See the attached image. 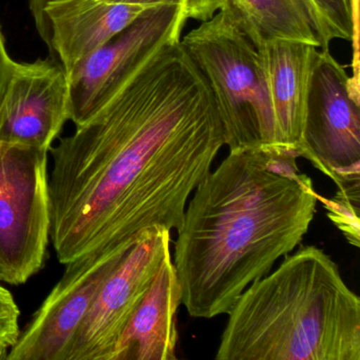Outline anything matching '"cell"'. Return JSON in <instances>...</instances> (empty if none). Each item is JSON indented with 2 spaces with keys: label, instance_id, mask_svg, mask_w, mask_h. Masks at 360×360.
Wrapping results in <instances>:
<instances>
[{
  "label": "cell",
  "instance_id": "1",
  "mask_svg": "<svg viewBox=\"0 0 360 360\" xmlns=\"http://www.w3.org/2000/svg\"><path fill=\"white\" fill-rule=\"evenodd\" d=\"M226 145L203 75L170 41L149 54L70 136L50 148V241L69 264L178 229Z\"/></svg>",
  "mask_w": 360,
  "mask_h": 360
},
{
  "label": "cell",
  "instance_id": "2",
  "mask_svg": "<svg viewBox=\"0 0 360 360\" xmlns=\"http://www.w3.org/2000/svg\"><path fill=\"white\" fill-rule=\"evenodd\" d=\"M319 195L297 158L229 151L195 189L172 259L193 318L229 311L240 295L300 245Z\"/></svg>",
  "mask_w": 360,
  "mask_h": 360
},
{
  "label": "cell",
  "instance_id": "3",
  "mask_svg": "<svg viewBox=\"0 0 360 360\" xmlns=\"http://www.w3.org/2000/svg\"><path fill=\"white\" fill-rule=\"evenodd\" d=\"M217 360H360V299L321 248L300 246L229 309Z\"/></svg>",
  "mask_w": 360,
  "mask_h": 360
},
{
  "label": "cell",
  "instance_id": "4",
  "mask_svg": "<svg viewBox=\"0 0 360 360\" xmlns=\"http://www.w3.org/2000/svg\"><path fill=\"white\" fill-rule=\"evenodd\" d=\"M181 43L212 92L229 151L282 155L260 49L220 11Z\"/></svg>",
  "mask_w": 360,
  "mask_h": 360
},
{
  "label": "cell",
  "instance_id": "5",
  "mask_svg": "<svg viewBox=\"0 0 360 360\" xmlns=\"http://www.w3.org/2000/svg\"><path fill=\"white\" fill-rule=\"evenodd\" d=\"M50 229L48 151L0 142V281L22 285L43 269Z\"/></svg>",
  "mask_w": 360,
  "mask_h": 360
},
{
  "label": "cell",
  "instance_id": "6",
  "mask_svg": "<svg viewBox=\"0 0 360 360\" xmlns=\"http://www.w3.org/2000/svg\"><path fill=\"white\" fill-rule=\"evenodd\" d=\"M349 79L330 50L319 49L309 84L301 157L334 181L338 195L359 197L360 102L349 91Z\"/></svg>",
  "mask_w": 360,
  "mask_h": 360
},
{
  "label": "cell",
  "instance_id": "7",
  "mask_svg": "<svg viewBox=\"0 0 360 360\" xmlns=\"http://www.w3.org/2000/svg\"><path fill=\"white\" fill-rule=\"evenodd\" d=\"M184 8L163 4L149 8L67 75L69 117L83 124L155 49L182 39Z\"/></svg>",
  "mask_w": 360,
  "mask_h": 360
},
{
  "label": "cell",
  "instance_id": "8",
  "mask_svg": "<svg viewBox=\"0 0 360 360\" xmlns=\"http://www.w3.org/2000/svg\"><path fill=\"white\" fill-rule=\"evenodd\" d=\"M170 233L151 229L130 248L98 290L67 360H112L122 334L170 254Z\"/></svg>",
  "mask_w": 360,
  "mask_h": 360
},
{
  "label": "cell",
  "instance_id": "9",
  "mask_svg": "<svg viewBox=\"0 0 360 360\" xmlns=\"http://www.w3.org/2000/svg\"><path fill=\"white\" fill-rule=\"evenodd\" d=\"M130 250L90 255L67 264L10 349L7 360H67L98 290Z\"/></svg>",
  "mask_w": 360,
  "mask_h": 360
},
{
  "label": "cell",
  "instance_id": "10",
  "mask_svg": "<svg viewBox=\"0 0 360 360\" xmlns=\"http://www.w3.org/2000/svg\"><path fill=\"white\" fill-rule=\"evenodd\" d=\"M69 117L68 82L52 58L18 63L0 102V142L48 151Z\"/></svg>",
  "mask_w": 360,
  "mask_h": 360
},
{
  "label": "cell",
  "instance_id": "11",
  "mask_svg": "<svg viewBox=\"0 0 360 360\" xmlns=\"http://www.w3.org/2000/svg\"><path fill=\"white\" fill-rule=\"evenodd\" d=\"M155 6L108 0H51L35 22L66 75Z\"/></svg>",
  "mask_w": 360,
  "mask_h": 360
},
{
  "label": "cell",
  "instance_id": "12",
  "mask_svg": "<svg viewBox=\"0 0 360 360\" xmlns=\"http://www.w3.org/2000/svg\"><path fill=\"white\" fill-rule=\"evenodd\" d=\"M282 155H302L305 112L314 65L319 48L290 39H271L260 48Z\"/></svg>",
  "mask_w": 360,
  "mask_h": 360
},
{
  "label": "cell",
  "instance_id": "13",
  "mask_svg": "<svg viewBox=\"0 0 360 360\" xmlns=\"http://www.w3.org/2000/svg\"><path fill=\"white\" fill-rule=\"evenodd\" d=\"M181 304L180 284L169 254L122 334L112 360L176 359Z\"/></svg>",
  "mask_w": 360,
  "mask_h": 360
},
{
  "label": "cell",
  "instance_id": "14",
  "mask_svg": "<svg viewBox=\"0 0 360 360\" xmlns=\"http://www.w3.org/2000/svg\"><path fill=\"white\" fill-rule=\"evenodd\" d=\"M223 12L260 49L290 39L330 50L334 34L314 0H222Z\"/></svg>",
  "mask_w": 360,
  "mask_h": 360
},
{
  "label": "cell",
  "instance_id": "15",
  "mask_svg": "<svg viewBox=\"0 0 360 360\" xmlns=\"http://www.w3.org/2000/svg\"><path fill=\"white\" fill-rule=\"evenodd\" d=\"M319 201L326 205L330 220L345 233L349 243L359 248V200L343 195H335L334 199Z\"/></svg>",
  "mask_w": 360,
  "mask_h": 360
},
{
  "label": "cell",
  "instance_id": "16",
  "mask_svg": "<svg viewBox=\"0 0 360 360\" xmlns=\"http://www.w3.org/2000/svg\"><path fill=\"white\" fill-rule=\"evenodd\" d=\"M20 309L13 295L0 283V360H7L20 334Z\"/></svg>",
  "mask_w": 360,
  "mask_h": 360
},
{
  "label": "cell",
  "instance_id": "17",
  "mask_svg": "<svg viewBox=\"0 0 360 360\" xmlns=\"http://www.w3.org/2000/svg\"><path fill=\"white\" fill-rule=\"evenodd\" d=\"M330 26L335 39L352 41L351 9L349 0H314Z\"/></svg>",
  "mask_w": 360,
  "mask_h": 360
},
{
  "label": "cell",
  "instance_id": "18",
  "mask_svg": "<svg viewBox=\"0 0 360 360\" xmlns=\"http://www.w3.org/2000/svg\"><path fill=\"white\" fill-rule=\"evenodd\" d=\"M113 3L141 4V5L158 6L163 4L181 5L184 8L188 20L205 22L220 11L222 0H108Z\"/></svg>",
  "mask_w": 360,
  "mask_h": 360
},
{
  "label": "cell",
  "instance_id": "19",
  "mask_svg": "<svg viewBox=\"0 0 360 360\" xmlns=\"http://www.w3.org/2000/svg\"><path fill=\"white\" fill-rule=\"evenodd\" d=\"M351 9L353 37H352V77L349 79V91L360 102V0H349Z\"/></svg>",
  "mask_w": 360,
  "mask_h": 360
},
{
  "label": "cell",
  "instance_id": "20",
  "mask_svg": "<svg viewBox=\"0 0 360 360\" xmlns=\"http://www.w3.org/2000/svg\"><path fill=\"white\" fill-rule=\"evenodd\" d=\"M16 64L18 63L12 60L6 49L5 39L0 29V102L3 100V96H5L6 90L11 81Z\"/></svg>",
  "mask_w": 360,
  "mask_h": 360
},
{
  "label": "cell",
  "instance_id": "21",
  "mask_svg": "<svg viewBox=\"0 0 360 360\" xmlns=\"http://www.w3.org/2000/svg\"><path fill=\"white\" fill-rule=\"evenodd\" d=\"M51 0H30V10L32 13L34 22H37L39 20V16H41V11H43L44 7L47 5Z\"/></svg>",
  "mask_w": 360,
  "mask_h": 360
}]
</instances>
